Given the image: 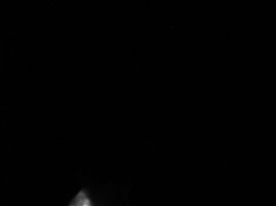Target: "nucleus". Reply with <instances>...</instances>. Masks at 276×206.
Here are the masks:
<instances>
[{
    "instance_id": "nucleus-1",
    "label": "nucleus",
    "mask_w": 276,
    "mask_h": 206,
    "mask_svg": "<svg viewBox=\"0 0 276 206\" xmlns=\"http://www.w3.org/2000/svg\"><path fill=\"white\" fill-rule=\"evenodd\" d=\"M70 206H90V200L84 192H80L73 200Z\"/></svg>"
}]
</instances>
